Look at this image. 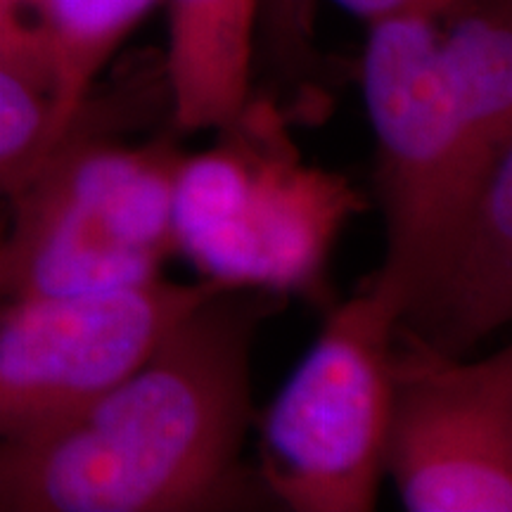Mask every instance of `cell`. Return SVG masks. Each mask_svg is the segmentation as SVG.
<instances>
[{"instance_id": "5", "label": "cell", "mask_w": 512, "mask_h": 512, "mask_svg": "<svg viewBox=\"0 0 512 512\" xmlns=\"http://www.w3.org/2000/svg\"><path fill=\"white\" fill-rule=\"evenodd\" d=\"M399 299L377 275L330 311L259 418V482L294 512H370L384 479Z\"/></svg>"}, {"instance_id": "2", "label": "cell", "mask_w": 512, "mask_h": 512, "mask_svg": "<svg viewBox=\"0 0 512 512\" xmlns=\"http://www.w3.org/2000/svg\"><path fill=\"white\" fill-rule=\"evenodd\" d=\"M174 136L119 138L88 98L43 164L12 192L0 228V297H74L162 278L178 254Z\"/></svg>"}, {"instance_id": "14", "label": "cell", "mask_w": 512, "mask_h": 512, "mask_svg": "<svg viewBox=\"0 0 512 512\" xmlns=\"http://www.w3.org/2000/svg\"><path fill=\"white\" fill-rule=\"evenodd\" d=\"M332 3L373 24L399 15H425L439 22L463 0H332Z\"/></svg>"}, {"instance_id": "7", "label": "cell", "mask_w": 512, "mask_h": 512, "mask_svg": "<svg viewBox=\"0 0 512 512\" xmlns=\"http://www.w3.org/2000/svg\"><path fill=\"white\" fill-rule=\"evenodd\" d=\"M221 283L0 297V439L55 425L131 373Z\"/></svg>"}, {"instance_id": "15", "label": "cell", "mask_w": 512, "mask_h": 512, "mask_svg": "<svg viewBox=\"0 0 512 512\" xmlns=\"http://www.w3.org/2000/svg\"><path fill=\"white\" fill-rule=\"evenodd\" d=\"M311 3L313 0H268L271 34L278 31L285 53L304 48V38L311 34Z\"/></svg>"}, {"instance_id": "11", "label": "cell", "mask_w": 512, "mask_h": 512, "mask_svg": "<svg viewBox=\"0 0 512 512\" xmlns=\"http://www.w3.org/2000/svg\"><path fill=\"white\" fill-rule=\"evenodd\" d=\"M157 0H38L57 114L72 126L95 81Z\"/></svg>"}, {"instance_id": "3", "label": "cell", "mask_w": 512, "mask_h": 512, "mask_svg": "<svg viewBox=\"0 0 512 512\" xmlns=\"http://www.w3.org/2000/svg\"><path fill=\"white\" fill-rule=\"evenodd\" d=\"M219 136L178 171V254L214 283L316 297L361 195L304 164L273 102L252 98Z\"/></svg>"}, {"instance_id": "9", "label": "cell", "mask_w": 512, "mask_h": 512, "mask_svg": "<svg viewBox=\"0 0 512 512\" xmlns=\"http://www.w3.org/2000/svg\"><path fill=\"white\" fill-rule=\"evenodd\" d=\"M164 74L176 133L219 131L254 98L261 0H166Z\"/></svg>"}, {"instance_id": "13", "label": "cell", "mask_w": 512, "mask_h": 512, "mask_svg": "<svg viewBox=\"0 0 512 512\" xmlns=\"http://www.w3.org/2000/svg\"><path fill=\"white\" fill-rule=\"evenodd\" d=\"M0 60L17 64L50 83L46 46L38 24V0H0Z\"/></svg>"}, {"instance_id": "1", "label": "cell", "mask_w": 512, "mask_h": 512, "mask_svg": "<svg viewBox=\"0 0 512 512\" xmlns=\"http://www.w3.org/2000/svg\"><path fill=\"white\" fill-rule=\"evenodd\" d=\"M285 297L219 285L143 363L43 430L0 439V510L204 512L252 501V358Z\"/></svg>"}, {"instance_id": "12", "label": "cell", "mask_w": 512, "mask_h": 512, "mask_svg": "<svg viewBox=\"0 0 512 512\" xmlns=\"http://www.w3.org/2000/svg\"><path fill=\"white\" fill-rule=\"evenodd\" d=\"M67 131L50 83L0 60V200L34 174Z\"/></svg>"}, {"instance_id": "6", "label": "cell", "mask_w": 512, "mask_h": 512, "mask_svg": "<svg viewBox=\"0 0 512 512\" xmlns=\"http://www.w3.org/2000/svg\"><path fill=\"white\" fill-rule=\"evenodd\" d=\"M384 477L411 512L512 510L510 347L448 356L396 328Z\"/></svg>"}, {"instance_id": "4", "label": "cell", "mask_w": 512, "mask_h": 512, "mask_svg": "<svg viewBox=\"0 0 512 512\" xmlns=\"http://www.w3.org/2000/svg\"><path fill=\"white\" fill-rule=\"evenodd\" d=\"M361 86L375 136V197L384 219L377 280L413 316L472 204L498 166L475 155L439 50V22L399 15L370 24Z\"/></svg>"}, {"instance_id": "10", "label": "cell", "mask_w": 512, "mask_h": 512, "mask_svg": "<svg viewBox=\"0 0 512 512\" xmlns=\"http://www.w3.org/2000/svg\"><path fill=\"white\" fill-rule=\"evenodd\" d=\"M439 50L467 140L494 169L512 157V27L503 0H463L439 19Z\"/></svg>"}, {"instance_id": "8", "label": "cell", "mask_w": 512, "mask_h": 512, "mask_svg": "<svg viewBox=\"0 0 512 512\" xmlns=\"http://www.w3.org/2000/svg\"><path fill=\"white\" fill-rule=\"evenodd\" d=\"M512 318V157L479 192L437 278L399 323L448 356H470Z\"/></svg>"}]
</instances>
